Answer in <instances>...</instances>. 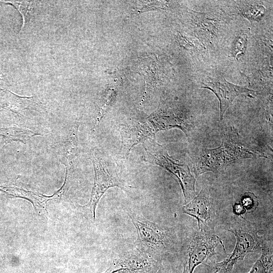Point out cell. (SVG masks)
Listing matches in <instances>:
<instances>
[{
    "label": "cell",
    "instance_id": "cell-8",
    "mask_svg": "<svg viewBox=\"0 0 273 273\" xmlns=\"http://www.w3.org/2000/svg\"><path fill=\"white\" fill-rule=\"evenodd\" d=\"M110 265L118 271L128 273H155L159 269V261L140 250L116 256Z\"/></svg>",
    "mask_w": 273,
    "mask_h": 273
},
{
    "label": "cell",
    "instance_id": "cell-11",
    "mask_svg": "<svg viewBox=\"0 0 273 273\" xmlns=\"http://www.w3.org/2000/svg\"><path fill=\"white\" fill-rule=\"evenodd\" d=\"M78 127L79 123H74L67 136L56 147L57 156L65 166V180L68 183L76 168L79 160Z\"/></svg>",
    "mask_w": 273,
    "mask_h": 273
},
{
    "label": "cell",
    "instance_id": "cell-1",
    "mask_svg": "<svg viewBox=\"0 0 273 273\" xmlns=\"http://www.w3.org/2000/svg\"><path fill=\"white\" fill-rule=\"evenodd\" d=\"M260 156L262 155L243 144L237 131L232 129L223 135L219 147L199 151L194 171L196 176L209 171L215 172L235 160Z\"/></svg>",
    "mask_w": 273,
    "mask_h": 273
},
{
    "label": "cell",
    "instance_id": "cell-14",
    "mask_svg": "<svg viewBox=\"0 0 273 273\" xmlns=\"http://www.w3.org/2000/svg\"><path fill=\"white\" fill-rule=\"evenodd\" d=\"M262 253L250 270L247 273H272L273 255L272 251L265 246L261 249Z\"/></svg>",
    "mask_w": 273,
    "mask_h": 273
},
{
    "label": "cell",
    "instance_id": "cell-10",
    "mask_svg": "<svg viewBox=\"0 0 273 273\" xmlns=\"http://www.w3.org/2000/svg\"><path fill=\"white\" fill-rule=\"evenodd\" d=\"M183 212L196 219L199 230L209 232L213 231L215 211L203 190L183 207Z\"/></svg>",
    "mask_w": 273,
    "mask_h": 273
},
{
    "label": "cell",
    "instance_id": "cell-2",
    "mask_svg": "<svg viewBox=\"0 0 273 273\" xmlns=\"http://www.w3.org/2000/svg\"><path fill=\"white\" fill-rule=\"evenodd\" d=\"M95 170V179L88 203L82 207L86 216L94 221L96 219L97 205L105 193L111 187H117L125 192L129 187L119 175L116 166L111 158L100 150L92 152Z\"/></svg>",
    "mask_w": 273,
    "mask_h": 273
},
{
    "label": "cell",
    "instance_id": "cell-18",
    "mask_svg": "<svg viewBox=\"0 0 273 273\" xmlns=\"http://www.w3.org/2000/svg\"><path fill=\"white\" fill-rule=\"evenodd\" d=\"M234 213L238 216H241L246 212L245 210L241 203H235L233 206Z\"/></svg>",
    "mask_w": 273,
    "mask_h": 273
},
{
    "label": "cell",
    "instance_id": "cell-13",
    "mask_svg": "<svg viewBox=\"0 0 273 273\" xmlns=\"http://www.w3.org/2000/svg\"><path fill=\"white\" fill-rule=\"evenodd\" d=\"M3 190L14 197L28 200L32 204L37 213L46 217L48 214L47 210L48 202L50 200L58 199L55 193L51 196H47L15 187L4 188Z\"/></svg>",
    "mask_w": 273,
    "mask_h": 273
},
{
    "label": "cell",
    "instance_id": "cell-15",
    "mask_svg": "<svg viewBox=\"0 0 273 273\" xmlns=\"http://www.w3.org/2000/svg\"><path fill=\"white\" fill-rule=\"evenodd\" d=\"M0 135L8 142L17 141L25 143L34 136L40 134L26 128L12 127L0 130Z\"/></svg>",
    "mask_w": 273,
    "mask_h": 273
},
{
    "label": "cell",
    "instance_id": "cell-12",
    "mask_svg": "<svg viewBox=\"0 0 273 273\" xmlns=\"http://www.w3.org/2000/svg\"><path fill=\"white\" fill-rule=\"evenodd\" d=\"M156 132L171 128H179L186 134L190 130V123L182 114L172 110H161L147 118Z\"/></svg>",
    "mask_w": 273,
    "mask_h": 273
},
{
    "label": "cell",
    "instance_id": "cell-3",
    "mask_svg": "<svg viewBox=\"0 0 273 273\" xmlns=\"http://www.w3.org/2000/svg\"><path fill=\"white\" fill-rule=\"evenodd\" d=\"M145 143L144 160L164 168L176 177L181 187L185 202L192 200L196 195V179L189 165L170 156L165 148L156 142L155 137Z\"/></svg>",
    "mask_w": 273,
    "mask_h": 273
},
{
    "label": "cell",
    "instance_id": "cell-9",
    "mask_svg": "<svg viewBox=\"0 0 273 273\" xmlns=\"http://www.w3.org/2000/svg\"><path fill=\"white\" fill-rule=\"evenodd\" d=\"M201 83L202 87L210 89L218 99L221 120H222L225 112L237 97L243 93L254 92L230 83L220 76L208 77Z\"/></svg>",
    "mask_w": 273,
    "mask_h": 273
},
{
    "label": "cell",
    "instance_id": "cell-6",
    "mask_svg": "<svg viewBox=\"0 0 273 273\" xmlns=\"http://www.w3.org/2000/svg\"><path fill=\"white\" fill-rule=\"evenodd\" d=\"M222 241L217 235L204 231L192 230L183 247V273H193L195 268L215 255V249Z\"/></svg>",
    "mask_w": 273,
    "mask_h": 273
},
{
    "label": "cell",
    "instance_id": "cell-4",
    "mask_svg": "<svg viewBox=\"0 0 273 273\" xmlns=\"http://www.w3.org/2000/svg\"><path fill=\"white\" fill-rule=\"evenodd\" d=\"M127 214L136 228L140 250L159 261L173 243L171 231L131 210L127 211Z\"/></svg>",
    "mask_w": 273,
    "mask_h": 273
},
{
    "label": "cell",
    "instance_id": "cell-5",
    "mask_svg": "<svg viewBox=\"0 0 273 273\" xmlns=\"http://www.w3.org/2000/svg\"><path fill=\"white\" fill-rule=\"evenodd\" d=\"M242 218L231 223L228 230L236 238L234 251L226 258L215 264L213 273L231 272L238 261L244 260L247 254L262 249L265 245L254 226Z\"/></svg>",
    "mask_w": 273,
    "mask_h": 273
},
{
    "label": "cell",
    "instance_id": "cell-19",
    "mask_svg": "<svg viewBox=\"0 0 273 273\" xmlns=\"http://www.w3.org/2000/svg\"><path fill=\"white\" fill-rule=\"evenodd\" d=\"M118 272L115 270L111 265H110L109 267L106 270L104 273H115Z\"/></svg>",
    "mask_w": 273,
    "mask_h": 273
},
{
    "label": "cell",
    "instance_id": "cell-7",
    "mask_svg": "<svg viewBox=\"0 0 273 273\" xmlns=\"http://www.w3.org/2000/svg\"><path fill=\"white\" fill-rule=\"evenodd\" d=\"M149 122L147 118L132 119L119 125L120 152L123 157L128 158L131 150L136 145L155 137L156 131Z\"/></svg>",
    "mask_w": 273,
    "mask_h": 273
},
{
    "label": "cell",
    "instance_id": "cell-16",
    "mask_svg": "<svg viewBox=\"0 0 273 273\" xmlns=\"http://www.w3.org/2000/svg\"><path fill=\"white\" fill-rule=\"evenodd\" d=\"M241 204L246 212H252L259 205V200L255 195L250 192L245 193L241 198Z\"/></svg>",
    "mask_w": 273,
    "mask_h": 273
},
{
    "label": "cell",
    "instance_id": "cell-20",
    "mask_svg": "<svg viewBox=\"0 0 273 273\" xmlns=\"http://www.w3.org/2000/svg\"><path fill=\"white\" fill-rule=\"evenodd\" d=\"M155 273H161V271L159 270V269H158V270Z\"/></svg>",
    "mask_w": 273,
    "mask_h": 273
},
{
    "label": "cell",
    "instance_id": "cell-17",
    "mask_svg": "<svg viewBox=\"0 0 273 273\" xmlns=\"http://www.w3.org/2000/svg\"><path fill=\"white\" fill-rule=\"evenodd\" d=\"M6 4H10L13 5L21 14L23 18V24L21 31H22L27 21V13L31 9V3L28 1H2Z\"/></svg>",
    "mask_w": 273,
    "mask_h": 273
}]
</instances>
